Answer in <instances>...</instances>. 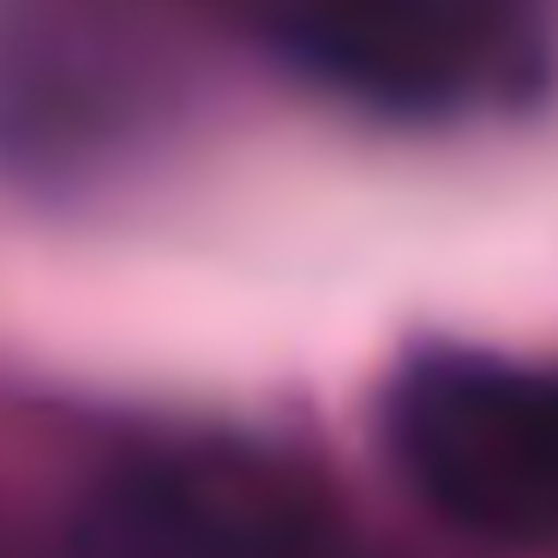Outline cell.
Segmentation results:
<instances>
[{
	"mask_svg": "<svg viewBox=\"0 0 558 558\" xmlns=\"http://www.w3.org/2000/svg\"><path fill=\"white\" fill-rule=\"evenodd\" d=\"M378 426L397 481L438 529L493 553L558 546V361L414 354Z\"/></svg>",
	"mask_w": 558,
	"mask_h": 558,
	"instance_id": "cell-1",
	"label": "cell"
},
{
	"mask_svg": "<svg viewBox=\"0 0 558 558\" xmlns=\"http://www.w3.org/2000/svg\"><path fill=\"white\" fill-rule=\"evenodd\" d=\"M54 541V558H366L289 462L217 438L114 450Z\"/></svg>",
	"mask_w": 558,
	"mask_h": 558,
	"instance_id": "cell-2",
	"label": "cell"
},
{
	"mask_svg": "<svg viewBox=\"0 0 558 558\" xmlns=\"http://www.w3.org/2000/svg\"><path fill=\"white\" fill-rule=\"evenodd\" d=\"M270 19L325 85L397 114H445L541 54L553 0H277Z\"/></svg>",
	"mask_w": 558,
	"mask_h": 558,
	"instance_id": "cell-3",
	"label": "cell"
}]
</instances>
